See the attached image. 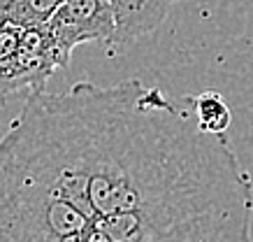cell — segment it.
<instances>
[{
	"label": "cell",
	"mask_w": 253,
	"mask_h": 242,
	"mask_svg": "<svg viewBox=\"0 0 253 242\" xmlns=\"http://www.w3.org/2000/svg\"><path fill=\"white\" fill-rule=\"evenodd\" d=\"M253 180L195 96L31 94L0 135V242H253Z\"/></svg>",
	"instance_id": "obj_1"
},
{
	"label": "cell",
	"mask_w": 253,
	"mask_h": 242,
	"mask_svg": "<svg viewBox=\"0 0 253 242\" xmlns=\"http://www.w3.org/2000/svg\"><path fill=\"white\" fill-rule=\"evenodd\" d=\"M46 26L58 54L68 65L79 45H112L114 40V19L107 0H65Z\"/></svg>",
	"instance_id": "obj_2"
},
{
	"label": "cell",
	"mask_w": 253,
	"mask_h": 242,
	"mask_svg": "<svg viewBox=\"0 0 253 242\" xmlns=\"http://www.w3.org/2000/svg\"><path fill=\"white\" fill-rule=\"evenodd\" d=\"M172 2L174 0H107L114 19L112 47H123L151 35L165 21Z\"/></svg>",
	"instance_id": "obj_3"
},
{
	"label": "cell",
	"mask_w": 253,
	"mask_h": 242,
	"mask_svg": "<svg viewBox=\"0 0 253 242\" xmlns=\"http://www.w3.org/2000/svg\"><path fill=\"white\" fill-rule=\"evenodd\" d=\"M195 112L200 126L209 133H228L232 124V109L223 100L218 91H202L195 94Z\"/></svg>",
	"instance_id": "obj_4"
},
{
	"label": "cell",
	"mask_w": 253,
	"mask_h": 242,
	"mask_svg": "<svg viewBox=\"0 0 253 242\" xmlns=\"http://www.w3.org/2000/svg\"><path fill=\"white\" fill-rule=\"evenodd\" d=\"M65 0H14L12 5V24L33 26L49 24V19L58 12Z\"/></svg>",
	"instance_id": "obj_5"
},
{
	"label": "cell",
	"mask_w": 253,
	"mask_h": 242,
	"mask_svg": "<svg viewBox=\"0 0 253 242\" xmlns=\"http://www.w3.org/2000/svg\"><path fill=\"white\" fill-rule=\"evenodd\" d=\"M12 5L14 0H0V28L12 21Z\"/></svg>",
	"instance_id": "obj_6"
}]
</instances>
